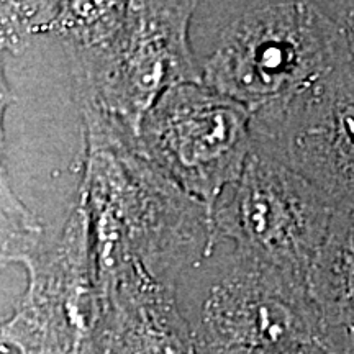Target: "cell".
<instances>
[{
    "mask_svg": "<svg viewBox=\"0 0 354 354\" xmlns=\"http://www.w3.org/2000/svg\"><path fill=\"white\" fill-rule=\"evenodd\" d=\"M86 209L99 286L135 274L176 289L214 248L212 214L158 169L138 145L84 128Z\"/></svg>",
    "mask_w": 354,
    "mask_h": 354,
    "instance_id": "1",
    "label": "cell"
},
{
    "mask_svg": "<svg viewBox=\"0 0 354 354\" xmlns=\"http://www.w3.org/2000/svg\"><path fill=\"white\" fill-rule=\"evenodd\" d=\"M190 44L202 84L251 113L290 99L349 57L322 2H197Z\"/></svg>",
    "mask_w": 354,
    "mask_h": 354,
    "instance_id": "2",
    "label": "cell"
},
{
    "mask_svg": "<svg viewBox=\"0 0 354 354\" xmlns=\"http://www.w3.org/2000/svg\"><path fill=\"white\" fill-rule=\"evenodd\" d=\"M2 261L20 263L28 284L2 325L17 354H102L104 299L81 197L59 228L46 230L2 179Z\"/></svg>",
    "mask_w": 354,
    "mask_h": 354,
    "instance_id": "3",
    "label": "cell"
},
{
    "mask_svg": "<svg viewBox=\"0 0 354 354\" xmlns=\"http://www.w3.org/2000/svg\"><path fill=\"white\" fill-rule=\"evenodd\" d=\"M196 6L194 0H131L105 37L64 48L84 127L138 143L146 113L169 88L202 84L190 44Z\"/></svg>",
    "mask_w": 354,
    "mask_h": 354,
    "instance_id": "4",
    "label": "cell"
},
{
    "mask_svg": "<svg viewBox=\"0 0 354 354\" xmlns=\"http://www.w3.org/2000/svg\"><path fill=\"white\" fill-rule=\"evenodd\" d=\"M176 299L205 354H263L323 335L308 282L228 241L180 277Z\"/></svg>",
    "mask_w": 354,
    "mask_h": 354,
    "instance_id": "5",
    "label": "cell"
},
{
    "mask_svg": "<svg viewBox=\"0 0 354 354\" xmlns=\"http://www.w3.org/2000/svg\"><path fill=\"white\" fill-rule=\"evenodd\" d=\"M253 113L205 84L169 88L146 113L138 149L212 214L253 153Z\"/></svg>",
    "mask_w": 354,
    "mask_h": 354,
    "instance_id": "6",
    "label": "cell"
},
{
    "mask_svg": "<svg viewBox=\"0 0 354 354\" xmlns=\"http://www.w3.org/2000/svg\"><path fill=\"white\" fill-rule=\"evenodd\" d=\"M331 215L333 207L308 180L253 146L241 177L212 212L214 246L228 241L241 253L308 282Z\"/></svg>",
    "mask_w": 354,
    "mask_h": 354,
    "instance_id": "7",
    "label": "cell"
},
{
    "mask_svg": "<svg viewBox=\"0 0 354 354\" xmlns=\"http://www.w3.org/2000/svg\"><path fill=\"white\" fill-rule=\"evenodd\" d=\"M254 148L290 167L336 209L354 205V68L344 59L251 118Z\"/></svg>",
    "mask_w": 354,
    "mask_h": 354,
    "instance_id": "8",
    "label": "cell"
},
{
    "mask_svg": "<svg viewBox=\"0 0 354 354\" xmlns=\"http://www.w3.org/2000/svg\"><path fill=\"white\" fill-rule=\"evenodd\" d=\"M100 290L102 354H205L177 305L176 289L128 274Z\"/></svg>",
    "mask_w": 354,
    "mask_h": 354,
    "instance_id": "9",
    "label": "cell"
},
{
    "mask_svg": "<svg viewBox=\"0 0 354 354\" xmlns=\"http://www.w3.org/2000/svg\"><path fill=\"white\" fill-rule=\"evenodd\" d=\"M308 292L323 331H354V205L333 210Z\"/></svg>",
    "mask_w": 354,
    "mask_h": 354,
    "instance_id": "10",
    "label": "cell"
},
{
    "mask_svg": "<svg viewBox=\"0 0 354 354\" xmlns=\"http://www.w3.org/2000/svg\"><path fill=\"white\" fill-rule=\"evenodd\" d=\"M59 2H2V46L20 55L30 39L46 35Z\"/></svg>",
    "mask_w": 354,
    "mask_h": 354,
    "instance_id": "11",
    "label": "cell"
},
{
    "mask_svg": "<svg viewBox=\"0 0 354 354\" xmlns=\"http://www.w3.org/2000/svg\"><path fill=\"white\" fill-rule=\"evenodd\" d=\"M323 8L342 28L349 53V59L354 68V0L343 2H322Z\"/></svg>",
    "mask_w": 354,
    "mask_h": 354,
    "instance_id": "12",
    "label": "cell"
},
{
    "mask_svg": "<svg viewBox=\"0 0 354 354\" xmlns=\"http://www.w3.org/2000/svg\"><path fill=\"white\" fill-rule=\"evenodd\" d=\"M322 342L331 354H354V331H323Z\"/></svg>",
    "mask_w": 354,
    "mask_h": 354,
    "instance_id": "13",
    "label": "cell"
},
{
    "mask_svg": "<svg viewBox=\"0 0 354 354\" xmlns=\"http://www.w3.org/2000/svg\"><path fill=\"white\" fill-rule=\"evenodd\" d=\"M263 354H331V353L326 349L322 339H315V342L276 348V349H271V351H266Z\"/></svg>",
    "mask_w": 354,
    "mask_h": 354,
    "instance_id": "14",
    "label": "cell"
}]
</instances>
